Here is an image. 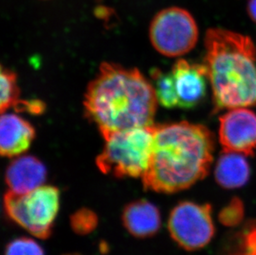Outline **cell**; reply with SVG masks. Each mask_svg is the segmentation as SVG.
I'll use <instances>...</instances> for the list:
<instances>
[{"label":"cell","instance_id":"e0dca14e","mask_svg":"<svg viewBox=\"0 0 256 255\" xmlns=\"http://www.w3.org/2000/svg\"><path fill=\"white\" fill-rule=\"evenodd\" d=\"M244 217V206L242 199L233 198L220 210L218 219L220 224L228 227H237L242 224Z\"/></svg>","mask_w":256,"mask_h":255},{"label":"cell","instance_id":"8fae6325","mask_svg":"<svg viewBox=\"0 0 256 255\" xmlns=\"http://www.w3.org/2000/svg\"><path fill=\"white\" fill-rule=\"evenodd\" d=\"M31 124L15 114L2 113L0 120V154L14 158L28 150L35 138Z\"/></svg>","mask_w":256,"mask_h":255},{"label":"cell","instance_id":"5bb4252c","mask_svg":"<svg viewBox=\"0 0 256 255\" xmlns=\"http://www.w3.org/2000/svg\"><path fill=\"white\" fill-rule=\"evenodd\" d=\"M222 255H256V220H250L223 238Z\"/></svg>","mask_w":256,"mask_h":255},{"label":"cell","instance_id":"ba28073f","mask_svg":"<svg viewBox=\"0 0 256 255\" xmlns=\"http://www.w3.org/2000/svg\"><path fill=\"white\" fill-rule=\"evenodd\" d=\"M219 138L224 151L253 156L256 150V114L247 108L228 110L220 116Z\"/></svg>","mask_w":256,"mask_h":255},{"label":"cell","instance_id":"2e32d148","mask_svg":"<svg viewBox=\"0 0 256 255\" xmlns=\"http://www.w3.org/2000/svg\"><path fill=\"white\" fill-rule=\"evenodd\" d=\"M0 76L1 114L4 113L10 108H15L18 110L24 100H20V90L18 86L16 74L10 69L2 66Z\"/></svg>","mask_w":256,"mask_h":255},{"label":"cell","instance_id":"ffe728a7","mask_svg":"<svg viewBox=\"0 0 256 255\" xmlns=\"http://www.w3.org/2000/svg\"><path fill=\"white\" fill-rule=\"evenodd\" d=\"M248 12L252 20L256 22V0H250L248 4Z\"/></svg>","mask_w":256,"mask_h":255},{"label":"cell","instance_id":"30bf717a","mask_svg":"<svg viewBox=\"0 0 256 255\" xmlns=\"http://www.w3.org/2000/svg\"><path fill=\"white\" fill-rule=\"evenodd\" d=\"M46 166L36 156H18L10 162L5 174L8 190L26 194L42 186L46 179Z\"/></svg>","mask_w":256,"mask_h":255},{"label":"cell","instance_id":"ac0fdd59","mask_svg":"<svg viewBox=\"0 0 256 255\" xmlns=\"http://www.w3.org/2000/svg\"><path fill=\"white\" fill-rule=\"evenodd\" d=\"M98 217L92 210L82 208L70 216V226L79 234L92 233L98 226Z\"/></svg>","mask_w":256,"mask_h":255},{"label":"cell","instance_id":"d6986e66","mask_svg":"<svg viewBox=\"0 0 256 255\" xmlns=\"http://www.w3.org/2000/svg\"><path fill=\"white\" fill-rule=\"evenodd\" d=\"M4 255H45L41 246L32 238L22 237L8 244Z\"/></svg>","mask_w":256,"mask_h":255},{"label":"cell","instance_id":"277c9868","mask_svg":"<svg viewBox=\"0 0 256 255\" xmlns=\"http://www.w3.org/2000/svg\"><path fill=\"white\" fill-rule=\"evenodd\" d=\"M154 126L118 130L102 136L104 148L96 160L100 171L116 178H142L152 154Z\"/></svg>","mask_w":256,"mask_h":255},{"label":"cell","instance_id":"7a4b0ae2","mask_svg":"<svg viewBox=\"0 0 256 255\" xmlns=\"http://www.w3.org/2000/svg\"><path fill=\"white\" fill-rule=\"evenodd\" d=\"M158 104L154 86L138 69L110 62L100 65L83 102L86 118L102 136L154 124Z\"/></svg>","mask_w":256,"mask_h":255},{"label":"cell","instance_id":"9a60e30c","mask_svg":"<svg viewBox=\"0 0 256 255\" xmlns=\"http://www.w3.org/2000/svg\"><path fill=\"white\" fill-rule=\"evenodd\" d=\"M151 78L158 103L164 108L178 107V97L172 72H164L160 69L154 68L151 70Z\"/></svg>","mask_w":256,"mask_h":255},{"label":"cell","instance_id":"4fadbf2b","mask_svg":"<svg viewBox=\"0 0 256 255\" xmlns=\"http://www.w3.org/2000/svg\"><path fill=\"white\" fill-rule=\"evenodd\" d=\"M250 176V168L246 155L223 150L216 165V182L226 189H236L246 185Z\"/></svg>","mask_w":256,"mask_h":255},{"label":"cell","instance_id":"3957f363","mask_svg":"<svg viewBox=\"0 0 256 255\" xmlns=\"http://www.w3.org/2000/svg\"><path fill=\"white\" fill-rule=\"evenodd\" d=\"M204 65L215 111L256 106V46L249 36L210 28L205 38Z\"/></svg>","mask_w":256,"mask_h":255},{"label":"cell","instance_id":"52a82bcc","mask_svg":"<svg viewBox=\"0 0 256 255\" xmlns=\"http://www.w3.org/2000/svg\"><path fill=\"white\" fill-rule=\"evenodd\" d=\"M210 204L182 202L172 210L168 230L172 238L188 251H196L210 243L215 234Z\"/></svg>","mask_w":256,"mask_h":255},{"label":"cell","instance_id":"8992f818","mask_svg":"<svg viewBox=\"0 0 256 255\" xmlns=\"http://www.w3.org/2000/svg\"><path fill=\"white\" fill-rule=\"evenodd\" d=\"M152 46L162 55L176 58L192 50L198 40V28L190 12L182 8L162 10L150 26Z\"/></svg>","mask_w":256,"mask_h":255},{"label":"cell","instance_id":"5b68a950","mask_svg":"<svg viewBox=\"0 0 256 255\" xmlns=\"http://www.w3.org/2000/svg\"><path fill=\"white\" fill-rule=\"evenodd\" d=\"M4 208L8 219L36 238L46 240L60 208V192L54 186H42L22 195L8 190Z\"/></svg>","mask_w":256,"mask_h":255},{"label":"cell","instance_id":"6da1fadb","mask_svg":"<svg viewBox=\"0 0 256 255\" xmlns=\"http://www.w3.org/2000/svg\"><path fill=\"white\" fill-rule=\"evenodd\" d=\"M214 150V136L206 126L154 124L151 158L141 178L144 190L171 194L191 188L208 176Z\"/></svg>","mask_w":256,"mask_h":255},{"label":"cell","instance_id":"9c48e42d","mask_svg":"<svg viewBox=\"0 0 256 255\" xmlns=\"http://www.w3.org/2000/svg\"><path fill=\"white\" fill-rule=\"evenodd\" d=\"M179 108H190L202 102L206 94L208 72L204 64L180 59L172 69Z\"/></svg>","mask_w":256,"mask_h":255},{"label":"cell","instance_id":"7c38bea8","mask_svg":"<svg viewBox=\"0 0 256 255\" xmlns=\"http://www.w3.org/2000/svg\"><path fill=\"white\" fill-rule=\"evenodd\" d=\"M122 222L128 233L136 238H150L160 230L161 214L158 208L148 200H134L124 208Z\"/></svg>","mask_w":256,"mask_h":255}]
</instances>
